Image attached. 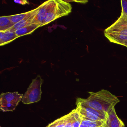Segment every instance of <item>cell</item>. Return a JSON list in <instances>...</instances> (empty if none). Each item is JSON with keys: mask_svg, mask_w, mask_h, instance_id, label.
<instances>
[{"mask_svg": "<svg viewBox=\"0 0 127 127\" xmlns=\"http://www.w3.org/2000/svg\"><path fill=\"white\" fill-rule=\"evenodd\" d=\"M72 6L69 3L62 0H55L46 15L42 27L58 18L68 15L72 11Z\"/></svg>", "mask_w": 127, "mask_h": 127, "instance_id": "cell-3", "label": "cell"}, {"mask_svg": "<svg viewBox=\"0 0 127 127\" xmlns=\"http://www.w3.org/2000/svg\"><path fill=\"white\" fill-rule=\"evenodd\" d=\"M34 11V9L29 11L27 12H24V13H22V14L14 15H9V16H8V17L11 20V21L13 23L15 24L18 22H19L21 20L24 19L29 15L32 13Z\"/></svg>", "mask_w": 127, "mask_h": 127, "instance_id": "cell-14", "label": "cell"}, {"mask_svg": "<svg viewBox=\"0 0 127 127\" xmlns=\"http://www.w3.org/2000/svg\"><path fill=\"white\" fill-rule=\"evenodd\" d=\"M104 35L110 42L125 46L127 44V17L121 14L118 20L104 31Z\"/></svg>", "mask_w": 127, "mask_h": 127, "instance_id": "cell-2", "label": "cell"}, {"mask_svg": "<svg viewBox=\"0 0 127 127\" xmlns=\"http://www.w3.org/2000/svg\"><path fill=\"white\" fill-rule=\"evenodd\" d=\"M18 38L15 32L0 31V46L8 44Z\"/></svg>", "mask_w": 127, "mask_h": 127, "instance_id": "cell-10", "label": "cell"}, {"mask_svg": "<svg viewBox=\"0 0 127 127\" xmlns=\"http://www.w3.org/2000/svg\"><path fill=\"white\" fill-rule=\"evenodd\" d=\"M126 46V47H127V44H126V46Z\"/></svg>", "mask_w": 127, "mask_h": 127, "instance_id": "cell-17", "label": "cell"}, {"mask_svg": "<svg viewBox=\"0 0 127 127\" xmlns=\"http://www.w3.org/2000/svg\"><path fill=\"white\" fill-rule=\"evenodd\" d=\"M108 113L106 123L108 127H125L124 123L118 117L113 107Z\"/></svg>", "mask_w": 127, "mask_h": 127, "instance_id": "cell-9", "label": "cell"}, {"mask_svg": "<svg viewBox=\"0 0 127 127\" xmlns=\"http://www.w3.org/2000/svg\"><path fill=\"white\" fill-rule=\"evenodd\" d=\"M14 25V24L11 21L8 16H3L0 17V31H6Z\"/></svg>", "mask_w": 127, "mask_h": 127, "instance_id": "cell-13", "label": "cell"}, {"mask_svg": "<svg viewBox=\"0 0 127 127\" xmlns=\"http://www.w3.org/2000/svg\"><path fill=\"white\" fill-rule=\"evenodd\" d=\"M23 97V94L17 92L3 93L0 95V99L1 110L3 112L13 111Z\"/></svg>", "mask_w": 127, "mask_h": 127, "instance_id": "cell-5", "label": "cell"}, {"mask_svg": "<svg viewBox=\"0 0 127 127\" xmlns=\"http://www.w3.org/2000/svg\"><path fill=\"white\" fill-rule=\"evenodd\" d=\"M76 103H78L80 104L85 110L98 117L99 119H101L102 121H104L106 122H107L108 117L107 113L102 111L98 110L93 108L91 107L83 101L81 98H78L77 99Z\"/></svg>", "mask_w": 127, "mask_h": 127, "instance_id": "cell-8", "label": "cell"}, {"mask_svg": "<svg viewBox=\"0 0 127 127\" xmlns=\"http://www.w3.org/2000/svg\"><path fill=\"white\" fill-rule=\"evenodd\" d=\"M40 7L41 5H40L37 8L34 9V11L32 13L29 15L24 19L15 24L12 27L6 31L15 32L18 30L20 29L27 25L32 24V21L35 17L36 15L38 13Z\"/></svg>", "mask_w": 127, "mask_h": 127, "instance_id": "cell-7", "label": "cell"}, {"mask_svg": "<svg viewBox=\"0 0 127 127\" xmlns=\"http://www.w3.org/2000/svg\"><path fill=\"white\" fill-rule=\"evenodd\" d=\"M82 121L79 127H108L106 122L95 121L82 118Z\"/></svg>", "mask_w": 127, "mask_h": 127, "instance_id": "cell-12", "label": "cell"}, {"mask_svg": "<svg viewBox=\"0 0 127 127\" xmlns=\"http://www.w3.org/2000/svg\"><path fill=\"white\" fill-rule=\"evenodd\" d=\"M15 3H18V4H21L22 5H25L26 4H29V2L26 0H15L14 1Z\"/></svg>", "mask_w": 127, "mask_h": 127, "instance_id": "cell-16", "label": "cell"}, {"mask_svg": "<svg viewBox=\"0 0 127 127\" xmlns=\"http://www.w3.org/2000/svg\"><path fill=\"white\" fill-rule=\"evenodd\" d=\"M40 27V26L38 24H32L16 30L15 32L18 37H19L24 35L32 34L35 30Z\"/></svg>", "mask_w": 127, "mask_h": 127, "instance_id": "cell-11", "label": "cell"}, {"mask_svg": "<svg viewBox=\"0 0 127 127\" xmlns=\"http://www.w3.org/2000/svg\"><path fill=\"white\" fill-rule=\"evenodd\" d=\"M122 11L121 14L127 17V0H121Z\"/></svg>", "mask_w": 127, "mask_h": 127, "instance_id": "cell-15", "label": "cell"}, {"mask_svg": "<svg viewBox=\"0 0 127 127\" xmlns=\"http://www.w3.org/2000/svg\"><path fill=\"white\" fill-rule=\"evenodd\" d=\"M88 93L90 94L89 97L85 99L82 98V100L91 107L98 110L108 113L120 102L117 96L107 90Z\"/></svg>", "mask_w": 127, "mask_h": 127, "instance_id": "cell-1", "label": "cell"}, {"mask_svg": "<svg viewBox=\"0 0 127 127\" xmlns=\"http://www.w3.org/2000/svg\"><path fill=\"white\" fill-rule=\"evenodd\" d=\"M43 82V81L40 75H38L35 79L32 80L23 96L22 100L24 104H32L40 101L42 94L41 86Z\"/></svg>", "mask_w": 127, "mask_h": 127, "instance_id": "cell-4", "label": "cell"}, {"mask_svg": "<svg viewBox=\"0 0 127 127\" xmlns=\"http://www.w3.org/2000/svg\"><path fill=\"white\" fill-rule=\"evenodd\" d=\"M55 0H49L41 5L40 8L32 21V24H35L42 27L47 14L53 4Z\"/></svg>", "mask_w": 127, "mask_h": 127, "instance_id": "cell-6", "label": "cell"}]
</instances>
